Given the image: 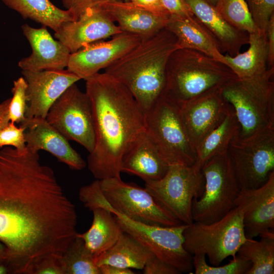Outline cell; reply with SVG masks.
I'll list each match as a JSON object with an SVG mask.
<instances>
[{"label": "cell", "mask_w": 274, "mask_h": 274, "mask_svg": "<svg viewBox=\"0 0 274 274\" xmlns=\"http://www.w3.org/2000/svg\"><path fill=\"white\" fill-rule=\"evenodd\" d=\"M59 256L50 255L42 259L35 265L32 274H64Z\"/></svg>", "instance_id": "obj_37"}, {"label": "cell", "mask_w": 274, "mask_h": 274, "mask_svg": "<svg viewBox=\"0 0 274 274\" xmlns=\"http://www.w3.org/2000/svg\"><path fill=\"white\" fill-rule=\"evenodd\" d=\"M6 261V247L0 242V264L5 265Z\"/></svg>", "instance_id": "obj_45"}, {"label": "cell", "mask_w": 274, "mask_h": 274, "mask_svg": "<svg viewBox=\"0 0 274 274\" xmlns=\"http://www.w3.org/2000/svg\"><path fill=\"white\" fill-rule=\"evenodd\" d=\"M27 84L23 77L14 81L12 88L13 96L9 107L10 121L20 124L26 118L25 111L27 106Z\"/></svg>", "instance_id": "obj_34"}, {"label": "cell", "mask_w": 274, "mask_h": 274, "mask_svg": "<svg viewBox=\"0 0 274 274\" xmlns=\"http://www.w3.org/2000/svg\"><path fill=\"white\" fill-rule=\"evenodd\" d=\"M20 126L24 128L26 148L29 151H47L73 170H80L87 165L86 161L71 147L68 141L45 118H26Z\"/></svg>", "instance_id": "obj_19"}, {"label": "cell", "mask_w": 274, "mask_h": 274, "mask_svg": "<svg viewBox=\"0 0 274 274\" xmlns=\"http://www.w3.org/2000/svg\"><path fill=\"white\" fill-rule=\"evenodd\" d=\"M101 207L114 215L124 232L130 235L154 255L180 273L193 270V255L183 246V231L188 224L164 226L144 224L133 221L110 208L106 201Z\"/></svg>", "instance_id": "obj_11"}, {"label": "cell", "mask_w": 274, "mask_h": 274, "mask_svg": "<svg viewBox=\"0 0 274 274\" xmlns=\"http://www.w3.org/2000/svg\"><path fill=\"white\" fill-rule=\"evenodd\" d=\"M11 98L0 102V129L6 126L9 122V107Z\"/></svg>", "instance_id": "obj_44"}, {"label": "cell", "mask_w": 274, "mask_h": 274, "mask_svg": "<svg viewBox=\"0 0 274 274\" xmlns=\"http://www.w3.org/2000/svg\"><path fill=\"white\" fill-rule=\"evenodd\" d=\"M185 250L192 255L204 254L211 265L218 266L229 256L234 257L247 239L243 216L237 207L211 223L193 222L183 231Z\"/></svg>", "instance_id": "obj_7"}, {"label": "cell", "mask_w": 274, "mask_h": 274, "mask_svg": "<svg viewBox=\"0 0 274 274\" xmlns=\"http://www.w3.org/2000/svg\"><path fill=\"white\" fill-rule=\"evenodd\" d=\"M257 28L265 32L268 22L274 15V0H246Z\"/></svg>", "instance_id": "obj_35"}, {"label": "cell", "mask_w": 274, "mask_h": 274, "mask_svg": "<svg viewBox=\"0 0 274 274\" xmlns=\"http://www.w3.org/2000/svg\"><path fill=\"white\" fill-rule=\"evenodd\" d=\"M96 6L117 22L122 32L136 35L142 39L152 36L164 28L169 17L153 13L129 1L105 3Z\"/></svg>", "instance_id": "obj_22"}, {"label": "cell", "mask_w": 274, "mask_h": 274, "mask_svg": "<svg viewBox=\"0 0 274 274\" xmlns=\"http://www.w3.org/2000/svg\"><path fill=\"white\" fill-rule=\"evenodd\" d=\"M66 10L71 11L76 19L90 5L91 0H61Z\"/></svg>", "instance_id": "obj_42"}, {"label": "cell", "mask_w": 274, "mask_h": 274, "mask_svg": "<svg viewBox=\"0 0 274 274\" xmlns=\"http://www.w3.org/2000/svg\"><path fill=\"white\" fill-rule=\"evenodd\" d=\"M77 224L75 206L39 153L0 149V242L9 273L32 274L42 259L61 256Z\"/></svg>", "instance_id": "obj_1"}, {"label": "cell", "mask_w": 274, "mask_h": 274, "mask_svg": "<svg viewBox=\"0 0 274 274\" xmlns=\"http://www.w3.org/2000/svg\"><path fill=\"white\" fill-rule=\"evenodd\" d=\"M129 1V0H91L89 7L97 6L105 3Z\"/></svg>", "instance_id": "obj_46"}, {"label": "cell", "mask_w": 274, "mask_h": 274, "mask_svg": "<svg viewBox=\"0 0 274 274\" xmlns=\"http://www.w3.org/2000/svg\"><path fill=\"white\" fill-rule=\"evenodd\" d=\"M134 5L156 14L170 16L163 8L161 0H129Z\"/></svg>", "instance_id": "obj_40"}, {"label": "cell", "mask_w": 274, "mask_h": 274, "mask_svg": "<svg viewBox=\"0 0 274 274\" xmlns=\"http://www.w3.org/2000/svg\"><path fill=\"white\" fill-rule=\"evenodd\" d=\"M273 77L274 68H268L263 76L236 77L221 87L223 97L234 111L240 138L274 126Z\"/></svg>", "instance_id": "obj_5"}, {"label": "cell", "mask_w": 274, "mask_h": 274, "mask_svg": "<svg viewBox=\"0 0 274 274\" xmlns=\"http://www.w3.org/2000/svg\"><path fill=\"white\" fill-rule=\"evenodd\" d=\"M144 274H179L174 267L168 265L154 254L146 262L143 269Z\"/></svg>", "instance_id": "obj_38"}, {"label": "cell", "mask_w": 274, "mask_h": 274, "mask_svg": "<svg viewBox=\"0 0 274 274\" xmlns=\"http://www.w3.org/2000/svg\"><path fill=\"white\" fill-rule=\"evenodd\" d=\"M265 33L268 46L267 68H274V15L268 22Z\"/></svg>", "instance_id": "obj_41"}, {"label": "cell", "mask_w": 274, "mask_h": 274, "mask_svg": "<svg viewBox=\"0 0 274 274\" xmlns=\"http://www.w3.org/2000/svg\"><path fill=\"white\" fill-rule=\"evenodd\" d=\"M204 178L203 192L192 204L193 222L211 223L235 207L240 189L227 152L215 156L201 168Z\"/></svg>", "instance_id": "obj_9"}, {"label": "cell", "mask_w": 274, "mask_h": 274, "mask_svg": "<svg viewBox=\"0 0 274 274\" xmlns=\"http://www.w3.org/2000/svg\"><path fill=\"white\" fill-rule=\"evenodd\" d=\"M91 211L93 221L90 227L77 235L83 240L86 248L95 258L112 247L124 232L108 209L98 207Z\"/></svg>", "instance_id": "obj_26"}, {"label": "cell", "mask_w": 274, "mask_h": 274, "mask_svg": "<svg viewBox=\"0 0 274 274\" xmlns=\"http://www.w3.org/2000/svg\"><path fill=\"white\" fill-rule=\"evenodd\" d=\"M176 36L165 28L142 39L131 50L105 69L125 86L146 113L165 89L166 66L178 49Z\"/></svg>", "instance_id": "obj_3"}, {"label": "cell", "mask_w": 274, "mask_h": 274, "mask_svg": "<svg viewBox=\"0 0 274 274\" xmlns=\"http://www.w3.org/2000/svg\"><path fill=\"white\" fill-rule=\"evenodd\" d=\"M227 154L240 190L262 186L274 171V126L231 140Z\"/></svg>", "instance_id": "obj_8"}, {"label": "cell", "mask_w": 274, "mask_h": 274, "mask_svg": "<svg viewBox=\"0 0 274 274\" xmlns=\"http://www.w3.org/2000/svg\"><path fill=\"white\" fill-rule=\"evenodd\" d=\"M21 28L32 50L29 56L18 62L22 70L40 71L67 67L71 52L66 46L52 37L46 26L36 28L24 24Z\"/></svg>", "instance_id": "obj_20"}, {"label": "cell", "mask_w": 274, "mask_h": 274, "mask_svg": "<svg viewBox=\"0 0 274 274\" xmlns=\"http://www.w3.org/2000/svg\"><path fill=\"white\" fill-rule=\"evenodd\" d=\"M260 237V241L247 238L236 254L251 263L247 274H273L274 233Z\"/></svg>", "instance_id": "obj_30"}, {"label": "cell", "mask_w": 274, "mask_h": 274, "mask_svg": "<svg viewBox=\"0 0 274 274\" xmlns=\"http://www.w3.org/2000/svg\"><path fill=\"white\" fill-rule=\"evenodd\" d=\"M100 274H134V272L129 268H121L117 266L103 264L98 266Z\"/></svg>", "instance_id": "obj_43"}, {"label": "cell", "mask_w": 274, "mask_h": 274, "mask_svg": "<svg viewBox=\"0 0 274 274\" xmlns=\"http://www.w3.org/2000/svg\"><path fill=\"white\" fill-rule=\"evenodd\" d=\"M108 206L128 218L148 225L172 226L182 223L143 188L122 181L121 177L100 180Z\"/></svg>", "instance_id": "obj_12"}, {"label": "cell", "mask_w": 274, "mask_h": 274, "mask_svg": "<svg viewBox=\"0 0 274 274\" xmlns=\"http://www.w3.org/2000/svg\"><path fill=\"white\" fill-rule=\"evenodd\" d=\"M230 106L221 87H214L190 100L181 102L182 114L192 147L203 139L225 118Z\"/></svg>", "instance_id": "obj_15"}, {"label": "cell", "mask_w": 274, "mask_h": 274, "mask_svg": "<svg viewBox=\"0 0 274 274\" xmlns=\"http://www.w3.org/2000/svg\"><path fill=\"white\" fill-rule=\"evenodd\" d=\"M249 47L234 56L224 55L223 63L239 79H245L265 75L268 71V46L265 32L257 30L249 33Z\"/></svg>", "instance_id": "obj_25"}, {"label": "cell", "mask_w": 274, "mask_h": 274, "mask_svg": "<svg viewBox=\"0 0 274 274\" xmlns=\"http://www.w3.org/2000/svg\"><path fill=\"white\" fill-rule=\"evenodd\" d=\"M165 28L176 36L178 49L198 50L223 63L224 55L194 14L183 17L170 16Z\"/></svg>", "instance_id": "obj_24"}, {"label": "cell", "mask_w": 274, "mask_h": 274, "mask_svg": "<svg viewBox=\"0 0 274 274\" xmlns=\"http://www.w3.org/2000/svg\"><path fill=\"white\" fill-rule=\"evenodd\" d=\"M85 81L95 133L88 167L97 180L121 177L123 155L146 131L145 114L128 89L110 75L98 73Z\"/></svg>", "instance_id": "obj_2"}, {"label": "cell", "mask_w": 274, "mask_h": 274, "mask_svg": "<svg viewBox=\"0 0 274 274\" xmlns=\"http://www.w3.org/2000/svg\"><path fill=\"white\" fill-rule=\"evenodd\" d=\"M145 188L165 210L182 223L193 222L192 204L202 195L204 178L193 165H170L160 179L145 182Z\"/></svg>", "instance_id": "obj_10"}, {"label": "cell", "mask_w": 274, "mask_h": 274, "mask_svg": "<svg viewBox=\"0 0 274 274\" xmlns=\"http://www.w3.org/2000/svg\"><path fill=\"white\" fill-rule=\"evenodd\" d=\"M168 167L145 131L123 155L121 170L145 182L161 179Z\"/></svg>", "instance_id": "obj_23"}, {"label": "cell", "mask_w": 274, "mask_h": 274, "mask_svg": "<svg viewBox=\"0 0 274 274\" xmlns=\"http://www.w3.org/2000/svg\"><path fill=\"white\" fill-rule=\"evenodd\" d=\"M122 32L115 22L96 6L87 8L76 20L63 23L55 31L54 37L72 53L87 44Z\"/></svg>", "instance_id": "obj_18"}, {"label": "cell", "mask_w": 274, "mask_h": 274, "mask_svg": "<svg viewBox=\"0 0 274 274\" xmlns=\"http://www.w3.org/2000/svg\"><path fill=\"white\" fill-rule=\"evenodd\" d=\"M193 14L205 27L219 51L230 56L240 53L249 42V33L228 23L215 7L203 0H185Z\"/></svg>", "instance_id": "obj_21"}, {"label": "cell", "mask_w": 274, "mask_h": 274, "mask_svg": "<svg viewBox=\"0 0 274 274\" xmlns=\"http://www.w3.org/2000/svg\"><path fill=\"white\" fill-rule=\"evenodd\" d=\"M95 257L77 235L65 252L59 256L64 274H100Z\"/></svg>", "instance_id": "obj_31"}, {"label": "cell", "mask_w": 274, "mask_h": 274, "mask_svg": "<svg viewBox=\"0 0 274 274\" xmlns=\"http://www.w3.org/2000/svg\"><path fill=\"white\" fill-rule=\"evenodd\" d=\"M142 38L134 34L122 32L108 41L87 44L71 54L67 70L87 80L105 69L135 47Z\"/></svg>", "instance_id": "obj_14"}, {"label": "cell", "mask_w": 274, "mask_h": 274, "mask_svg": "<svg viewBox=\"0 0 274 274\" xmlns=\"http://www.w3.org/2000/svg\"><path fill=\"white\" fill-rule=\"evenodd\" d=\"M204 254L193 255V265L195 274H247L251 264L237 254L229 263L224 265L212 266L207 263Z\"/></svg>", "instance_id": "obj_33"}, {"label": "cell", "mask_w": 274, "mask_h": 274, "mask_svg": "<svg viewBox=\"0 0 274 274\" xmlns=\"http://www.w3.org/2000/svg\"><path fill=\"white\" fill-rule=\"evenodd\" d=\"M215 8L236 28L248 33L259 30L254 23L246 0H219Z\"/></svg>", "instance_id": "obj_32"}, {"label": "cell", "mask_w": 274, "mask_h": 274, "mask_svg": "<svg viewBox=\"0 0 274 274\" xmlns=\"http://www.w3.org/2000/svg\"><path fill=\"white\" fill-rule=\"evenodd\" d=\"M146 132L168 165H193L196 154L190 144L181 102L165 89L145 114Z\"/></svg>", "instance_id": "obj_6"}, {"label": "cell", "mask_w": 274, "mask_h": 274, "mask_svg": "<svg viewBox=\"0 0 274 274\" xmlns=\"http://www.w3.org/2000/svg\"><path fill=\"white\" fill-rule=\"evenodd\" d=\"M235 206L242 212L247 238L274 232V171L260 187L240 190Z\"/></svg>", "instance_id": "obj_17"}, {"label": "cell", "mask_w": 274, "mask_h": 274, "mask_svg": "<svg viewBox=\"0 0 274 274\" xmlns=\"http://www.w3.org/2000/svg\"><path fill=\"white\" fill-rule=\"evenodd\" d=\"M236 77L226 64L201 51L179 48L167 62L165 90L184 102Z\"/></svg>", "instance_id": "obj_4"}, {"label": "cell", "mask_w": 274, "mask_h": 274, "mask_svg": "<svg viewBox=\"0 0 274 274\" xmlns=\"http://www.w3.org/2000/svg\"><path fill=\"white\" fill-rule=\"evenodd\" d=\"M9 273L8 268L4 264H0V274Z\"/></svg>", "instance_id": "obj_47"}, {"label": "cell", "mask_w": 274, "mask_h": 274, "mask_svg": "<svg viewBox=\"0 0 274 274\" xmlns=\"http://www.w3.org/2000/svg\"><path fill=\"white\" fill-rule=\"evenodd\" d=\"M153 254L130 235L123 232L110 249L95 257L97 266L109 264L124 268L143 269Z\"/></svg>", "instance_id": "obj_27"}, {"label": "cell", "mask_w": 274, "mask_h": 274, "mask_svg": "<svg viewBox=\"0 0 274 274\" xmlns=\"http://www.w3.org/2000/svg\"><path fill=\"white\" fill-rule=\"evenodd\" d=\"M9 8L19 13L24 19H30L54 31L63 23L76 20L68 10L60 9L50 0H2Z\"/></svg>", "instance_id": "obj_29"}, {"label": "cell", "mask_w": 274, "mask_h": 274, "mask_svg": "<svg viewBox=\"0 0 274 274\" xmlns=\"http://www.w3.org/2000/svg\"><path fill=\"white\" fill-rule=\"evenodd\" d=\"M239 129L234 111L230 105L223 121L197 147L195 167L201 169L210 159L226 152L231 140L239 132Z\"/></svg>", "instance_id": "obj_28"}, {"label": "cell", "mask_w": 274, "mask_h": 274, "mask_svg": "<svg viewBox=\"0 0 274 274\" xmlns=\"http://www.w3.org/2000/svg\"><path fill=\"white\" fill-rule=\"evenodd\" d=\"M161 3L170 16L183 17L193 15L185 0H161Z\"/></svg>", "instance_id": "obj_39"}, {"label": "cell", "mask_w": 274, "mask_h": 274, "mask_svg": "<svg viewBox=\"0 0 274 274\" xmlns=\"http://www.w3.org/2000/svg\"><path fill=\"white\" fill-rule=\"evenodd\" d=\"M10 146L20 152L27 150L24 137V128L10 121L0 129V149Z\"/></svg>", "instance_id": "obj_36"}, {"label": "cell", "mask_w": 274, "mask_h": 274, "mask_svg": "<svg viewBox=\"0 0 274 274\" xmlns=\"http://www.w3.org/2000/svg\"><path fill=\"white\" fill-rule=\"evenodd\" d=\"M209 3V4L215 6L217 2L219 1V0H203Z\"/></svg>", "instance_id": "obj_48"}, {"label": "cell", "mask_w": 274, "mask_h": 274, "mask_svg": "<svg viewBox=\"0 0 274 274\" xmlns=\"http://www.w3.org/2000/svg\"><path fill=\"white\" fill-rule=\"evenodd\" d=\"M45 119L68 141L79 143L89 153L93 150L95 133L90 100L76 83L53 104Z\"/></svg>", "instance_id": "obj_13"}, {"label": "cell", "mask_w": 274, "mask_h": 274, "mask_svg": "<svg viewBox=\"0 0 274 274\" xmlns=\"http://www.w3.org/2000/svg\"><path fill=\"white\" fill-rule=\"evenodd\" d=\"M27 84L26 118H46L49 109L71 85L81 79L67 70L22 71Z\"/></svg>", "instance_id": "obj_16"}]
</instances>
